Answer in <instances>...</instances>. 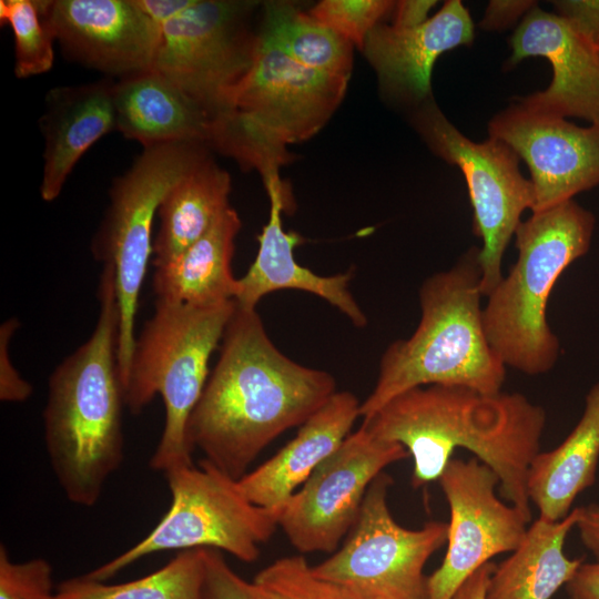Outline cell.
<instances>
[{
    "instance_id": "cell-1",
    "label": "cell",
    "mask_w": 599,
    "mask_h": 599,
    "mask_svg": "<svg viewBox=\"0 0 599 599\" xmlns=\"http://www.w3.org/2000/svg\"><path fill=\"white\" fill-rule=\"evenodd\" d=\"M219 361L187 423V441L240 480L260 453L302 426L337 390L326 370L303 366L268 337L256 308L236 303Z\"/></svg>"
},
{
    "instance_id": "cell-2",
    "label": "cell",
    "mask_w": 599,
    "mask_h": 599,
    "mask_svg": "<svg viewBox=\"0 0 599 599\" xmlns=\"http://www.w3.org/2000/svg\"><path fill=\"white\" fill-rule=\"evenodd\" d=\"M545 425V409L520 393L434 384L396 395L361 426L405 447L414 488L438 480L454 451L465 448L496 473L501 497L531 516L527 480Z\"/></svg>"
},
{
    "instance_id": "cell-3",
    "label": "cell",
    "mask_w": 599,
    "mask_h": 599,
    "mask_svg": "<svg viewBox=\"0 0 599 599\" xmlns=\"http://www.w3.org/2000/svg\"><path fill=\"white\" fill-rule=\"evenodd\" d=\"M100 312L90 338L52 372L43 410L44 441L68 500L92 507L123 461V389L118 368L114 271L103 265Z\"/></svg>"
},
{
    "instance_id": "cell-4",
    "label": "cell",
    "mask_w": 599,
    "mask_h": 599,
    "mask_svg": "<svg viewBox=\"0 0 599 599\" xmlns=\"http://www.w3.org/2000/svg\"><path fill=\"white\" fill-rule=\"evenodd\" d=\"M479 247L427 277L419 288L420 319L405 339L384 351L375 386L361 403L367 418L396 395L424 385L501 392L506 366L486 336L480 292Z\"/></svg>"
},
{
    "instance_id": "cell-5",
    "label": "cell",
    "mask_w": 599,
    "mask_h": 599,
    "mask_svg": "<svg viewBox=\"0 0 599 599\" xmlns=\"http://www.w3.org/2000/svg\"><path fill=\"white\" fill-rule=\"evenodd\" d=\"M596 217L569 200L521 221L515 232L516 263L486 296L488 342L506 367L529 376L550 372L560 342L547 321L552 288L591 245Z\"/></svg>"
},
{
    "instance_id": "cell-6",
    "label": "cell",
    "mask_w": 599,
    "mask_h": 599,
    "mask_svg": "<svg viewBox=\"0 0 599 599\" xmlns=\"http://www.w3.org/2000/svg\"><path fill=\"white\" fill-rule=\"evenodd\" d=\"M235 307L234 300L213 305L156 301L154 314L135 337L124 404L136 415L159 394L165 408L163 432L150 459L153 470L166 474L193 464L187 423Z\"/></svg>"
},
{
    "instance_id": "cell-7",
    "label": "cell",
    "mask_w": 599,
    "mask_h": 599,
    "mask_svg": "<svg viewBox=\"0 0 599 599\" xmlns=\"http://www.w3.org/2000/svg\"><path fill=\"white\" fill-rule=\"evenodd\" d=\"M348 81L297 63L256 33L252 64L221 116L227 153L246 169L280 170L293 159L287 145L308 140L332 118Z\"/></svg>"
},
{
    "instance_id": "cell-8",
    "label": "cell",
    "mask_w": 599,
    "mask_h": 599,
    "mask_svg": "<svg viewBox=\"0 0 599 599\" xmlns=\"http://www.w3.org/2000/svg\"><path fill=\"white\" fill-rule=\"evenodd\" d=\"M209 154L202 143L143 148L110 190V203L91 243L92 255L114 271L119 308L118 368L123 389L134 343L139 297L152 255V225L169 191Z\"/></svg>"
},
{
    "instance_id": "cell-9",
    "label": "cell",
    "mask_w": 599,
    "mask_h": 599,
    "mask_svg": "<svg viewBox=\"0 0 599 599\" xmlns=\"http://www.w3.org/2000/svg\"><path fill=\"white\" fill-rule=\"evenodd\" d=\"M171 505L139 542L85 576L106 581L130 565L167 550L215 549L243 562L257 560L261 546L278 527L281 510L260 507L242 493L238 480L202 459L165 474Z\"/></svg>"
},
{
    "instance_id": "cell-10",
    "label": "cell",
    "mask_w": 599,
    "mask_h": 599,
    "mask_svg": "<svg viewBox=\"0 0 599 599\" xmlns=\"http://www.w3.org/2000/svg\"><path fill=\"white\" fill-rule=\"evenodd\" d=\"M393 478L380 473L369 485L358 518L339 549L313 573L335 587L343 599H427L424 568L447 542L448 522L428 521L419 529L393 518L388 491Z\"/></svg>"
},
{
    "instance_id": "cell-11",
    "label": "cell",
    "mask_w": 599,
    "mask_h": 599,
    "mask_svg": "<svg viewBox=\"0 0 599 599\" xmlns=\"http://www.w3.org/2000/svg\"><path fill=\"white\" fill-rule=\"evenodd\" d=\"M410 120L432 152L456 165L465 177L474 212L473 231L483 244L478 252L480 292L487 296L504 276V254L522 213L532 210L531 182L521 174L520 159L508 144L491 136L471 141L434 99L414 110Z\"/></svg>"
},
{
    "instance_id": "cell-12",
    "label": "cell",
    "mask_w": 599,
    "mask_h": 599,
    "mask_svg": "<svg viewBox=\"0 0 599 599\" xmlns=\"http://www.w3.org/2000/svg\"><path fill=\"white\" fill-rule=\"evenodd\" d=\"M257 1L195 0L160 29L151 69L215 118L250 69L256 44L251 19Z\"/></svg>"
},
{
    "instance_id": "cell-13",
    "label": "cell",
    "mask_w": 599,
    "mask_h": 599,
    "mask_svg": "<svg viewBox=\"0 0 599 599\" xmlns=\"http://www.w3.org/2000/svg\"><path fill=\"white\" fill-rule=\"evenodd\" d=\"M409 457L400 444L351 433L285 504L278 527L302 554L334 552L355 525L372 481Z\"/></svg>"
},
{
    "instance_id": "cell-14",
    "label": "cell",
    "mask_w": 599,
    "mask_h": 599,
    "mask_svg": "<svg viewBox=\"0 0 599 599\" xmlns=\"http://www.w3.org/2000/svg\"><path fill=\"white\" fill-rule=\"evenodd\" d=\"M438 481L450 520L445 558L427 579V599H450L493 557L519 547L531 516L498 498V476L477 458H451Z\"/></svg>"
},
{
    "instance_id": "cell-15",
    "label": "cell",
    "mask_w": 599,
    "mask_h": 599,
    "mask_svg": "<svg viewBox=\"0 0 599 599\" xmlns=\"http://www.w3.org/2000/svg\"><path fill=\"white\" fill-rule=\"evenodd\" d=\"M487 128L488 136L508 144L526 163L534 191L531 212L573 200L599 185V124L580 126L515 100Z\"/></svg>"
},
{
    "instance_id": "cell-16",
    "label": "cell",
    "mask_w": 599,
    "mask_h": 599,
    "mask_svg": "<svg viewBox=\"0 0 599 599\" xmlns=\"http://www.w3.org/2000/svg\"><path fill=\"white\" fill-rule=\"evenodd\" d=\"M64 55L120 79L152 68L160 29L134 0H43Z\"/></svg>"
},
{
    "instance_id": "cell-17",
    "label": "cell",
    "mask_w": 599,
    "mask_h": 599,
    "mask_svg": "<svg viewBox=\"0 0 599 599\" xmlns=\"http://www.w3.org/2000/svg\"><path fill=\"white\" fill-rule=\"evenodd\" d=\"M506 68L527 58L549 61V85L516 98L525 108L555 116L585 119L599 124V50L555 12L534 8L509 39Z\"/></svg>"
},
{
    "instance_id": "cell-18",
    "label": "cell",
    "mask_w": 599,
    "mask_h": 599,
    "mask_svg": "<svg viewBox=\"0 0 599 599\" xmlns=\"http://www.w3.org/2000/svg\"><path fill=\"white\" fill-rule=\"evenodd\" d=\"M475 39V24L460 0H447L423 24L400 29L380 22L368 34L363 52L383 92L416 110L433 100L432 74L438 58ZM413 110V111H414Z\"/></svg>"
},
{
    "instance_id": "cell-19",
    "label": "cell",
    "mask_w": 599,
    "mask_h": 599,
    "mask_svg": "<svg viewBox=\"0 0 599 599\" xmlns=\"http://www.w3.org/2000/svg\"><path fill=\"white\" fill-rule=\"evenodd\" d=\"M270 199L268 221L258 235V250L247 272L237 278L235 302L256 308L267 294L296 290L319 296L343 313L354 326L367 325V317L349 292L353 271L323 276L302 266L294 248L303 242L300 234L286 232L282 213L288 209V191L281 177L263 183Z\"/></svg>"
},
{
    "instance_id": "cell-20",
    "label": "cell",
    "mask_w": 599,
    "mask_h": 599,
    "mask_svg": "<svg viewBox=\"0 0 599 599\" xmlns=\"http://www.w3.org/2000/svg\"><path fill=\"white\" fill-rule=\"evenodd\" d=\"M361 402L348 390L336 392L302 426L296 436L252 471L238 486L253 504L282 510L309 475L351 434Z\"/></svg>"
},
{
    "instance_id": "cell-21",
    "label": "cell",
    "mask_w": 599,
    "mask_h": 599,
    "mask_svg": "<svg viewBox=\"0 0 599 599\" xmlns=\"http://www.w3.org/2000/svg\"><path fill=\"white\" fill-rule=\"evenodd\" d=\"M112 80L57 87L45 95L39 119L44 138L40 194L55 200L82 155L102 136L116 130Z\"/></svg>"
},
{
    "instance_id": "cell-22",
    "label": "cell",
    "mask_w": 599,
    "mask_h": 599,
    "mask_svg": "<svg viewBox=\"0 0 599 599\" xmlns=\"http://www.w3.org/2000/svg\"><path fill=\"white\" fill-rule=\"evenodd\" d=\"M116 130L143 148L202 143L210 149L216 119L153 69L113 82Z\"/></svg>"
},
{
    "instance_id": "cell-23",
    "label": "cell",
    "mask_w": 599,
    "mask_h": 599,
    "mask_svg": "<svg viewBox=\"0 0 599 599\" xmlns=\"http://www.w3.org/2000/svg\"><path fill=\"white\" fill-rule=\"evenodd\" d=\"M241 226L237 212L229 206L197 241L155 267L152 286L156 301L213 305L235 300L237 278L231 265Z\"/></svg>"
},
{
    "instance_id": "cell-24",
    "label": "cell",
    "mask_w": 599,
    "mask_h": 599,
    "mask_svg": "<svg viewBox=\"0 0 599 599\" xmlns=\"http://www.w3.org/2000/svg\"><path fill=\"white\" fill-rule=\"evenodd\" d=\"M599 461V383L585 398L580 419L565 440L539 451L529 468L527 490L539 517L559 521L572 510L579 494L596 481Z\"/></svg>"
},
{
    "instance_id": "cell-25",
    "label": "cell",
    "mask_w": 599,
    "mask_h": 599,
    "mask_svg": "<svg viewBox=\"0 0 599 599\" xmlns=\"http://www.w3.org/2000/svg\"><path fill=\"white\" fill-rule=\"evenodd\" d=\"M580 507L559 521L535 520L512 555L496 566L485 599H551L566 586L583 558H569L564 545L577 526Z\"/></svg>"
},
{
    "instance_id": "cell-26",
    "label": "cell",
    "mask_w": 599,
    "mask_h": 599,
    "mask_svg": "<svg viewBox=\"0 0 599 599\" xmlns=\"http://www.w3.org/2000/svg\"><path fill=\"white\" fill-rule=\"evenodd\" d=\"M230 174L207 154L165 195L152 245V264L164 265L197 241L230 206Z\"/></svg>"
},
{
    "instance_id": "cell-27",
    "label": "cell",
    "mask_w": 599,
    "mask_h": 599,
    "mask_svg": "<svg viewBox=\"0 0 599 599\" xmlns=\"http://www.w3.org/2000/svg\"><path fill=\"white\" fill-rule=\"evenodd\" d=\"M257 37L297 63L324 73L351 78L354 45L308 12L286 1L262 4Z\"/></svg>"
},
{
    "instance_id": "cell-28",
    "label": "cell",
    "mask_w": 599,
    "mask_h": 599,
    "mask_svg": "<svg viewBox=\"0 0 599 599\" xmlns=\"http://www.w3.org/2000/svg\"><path fill=\"white\" fill-rule=\"evenodd\" d=\"M205 552L182 550L159 570L121 583L74 577L59 585L53 599H205Z\"/></svg>"
},
{
    "instance_id": "cell-29",
    "label": "cell",
    "mask_w": 599,
    "mask_h": 599,
    "mask_svg": "<svg viewBox=\"0 0 599 599\" xmlns=\"http://www.w3.org/2000/svg\"><path fill=\"white\" fill-rule=\"evenodd\" d=\"M0 19L13 33L16 77L26 79L48 72L54 61L55 38L43 0H1Z\"/></svg>"
},
{
    "instance_id": "cell-30",
    "label": "cell",
    "mask_w": 599,
    "mask_h": 599,
    "mask_svg": "<svg viewBox=\"0 0 599 599\" xmlns=\"http://www.w3.org/2000/svg\"><path fill=\"white\" fill-rule=\"evenodd\" d=\"M251 587L255 599H343L302 555L276 559L255 575Z\"/></svg>"
},
{
    "instance_id": "cell-31",
    "label": "cell",
    "mask_w": 599,
    "mask_h": 599,
    "mask_svg": "<svg viewBox=\"0 0 599 599\" xmlns=\"http://www.w3.org/2000/svg\"><path fill=\"white\" fill-rule=\"evenodd\" d=\"M392 0H323L307 12L354 47L363 50L372 30L392 13Z\"/></svg>"
},
{
    "instance_id": "cell-32",
    "label": "cell",
    "mask_w": 599,
    "mask_h": 599,
    "mask_svg": "<svg viewBox=\"0 0 599 599\" xmlns=\"http://www.w3.org/2000/svg\"><path fill=\"white\" fill-rule=\"evenodd\" d=\"M52 567L43 558L23 562L10 560L0 547V599H53Z\"/></svg>"
},
{
    "instance_id": "cell-33",
    "label": "cell",
    "mask_w": 599,
    "mask_h": 599,
    "mask_svg": "<svg viewBox=\"0 0 599 599\" xmlns=\"http://www.w3.org/2000/svg\"><path fill=\"white\" fill-rule=\"evenodd\" d=\"M205 559V599H255L251 582L229 566L220 550L206 549Z\"/></svg>"
},
{
    "instance_id": "cell-34",
    "label": "cell",
    "mask_w": 599,
    "mask_h": 599,
    "mask_svg": "<svg viewBox=\"0 0 599 599\" xmlns=\"http://www.w3.org/2000/svg\"><path fill=\"white\" fill-rule=\"evenodd\" d=\"M19 326L17 318H9L0 327V399L21 403L32 395V385L23 379L13 366L9 344Z\"/></svg>"
},
{
    "instance_id": "cell-35",
    "label": "cell",
    "mask_w": 599,
    "mask_h": 599,
    "mask_svg": "<svg viewBox=\"0 0 599 599\" xmlns=\"http://www.w3.org/2000/svg\"><path fill=\"white\" fill-rule=\"evenodd\" d=\"M555 13L599 48V0L551 1Z\"/></svg>"
},
{
    "instance_id": "cell-36",
    "label": "cell",
    "mask_w": 599,
    "mask_h": 599,
    "mask_svg": "<svg viewBox=\"0 0 599 599\" xmlns=\"http://www.w3.org/2000/svg\"><path fill=\"white\" fill-rule=\"evenodd\" d=\"M536 7L538 2L534 0H491L478 26L484 31L500 32L518 26Z\"/></svg>"
},
{
    "instance_id": "cell-37",
    "label": "cell",
    "mask_w": 599,
    "mask_h": 599,
    "mask_svg": "<svg viewBox=\"0 0 599 599\" xmlns=\"http://www.w3.org/2000/svg\"><path fill=\"white\" fill-rule=\"evenodd\" d=\"M436 4V0L395 1L390 26L400 29L418 27L430 18L428 14Z\"/></svg>"
},
{
    "instance_id": "cell-38",
    "label": "cell",
    "mask_w": 599,
    "mask_h": 599,
    "mask_svg": "<svg viewBox=\"0 0 599 599\" xmlns=\"http://www.w3.org/2000/svg\"><path fill=\"white\" fill-rule=\"evenodd\" d=\"M565 587L568 599H599V560L583 562Z\"/></svg>"
},
{
    "instance_id": "cell-39",
    "label": "cell",
    "mask_w": 599,
    "mask_h": 599,
    "mask_svg": "<svg viewBox=\"0 0 599 599\" xmlns=\"http://www.w3.org/2000/svg\"><path fill=\"white\" fill-rule=\"evenodd\" d=\"M149 19L161 29L189 9L195 0H134Z\"/></svg>"
},
{
    "instance_id": "cell-40",
    "label": "cell",
    "mask_w": 599,
    "mask_h": 599,
    "mask_svg": "<svg viewBox=\"0 0 599 599\" xmlns=\"http://www.w3.org/2000/svg\"><path fill=\"white\" fill-rule=\"evenodd\" d=\"M583 546L599 560V506L590 504L580 507V517L576 526Z\"/></svg>"
},
{
    "instance_id": "cell-41",
    "label": "cell",
    "mask_w": 599,
    "mask_h": 599,
    "mask_svg": "<svg viewBox=\"0 0 599 599\" xmlns=\"http://www.w3.org/2000/svg\"><path fill=\"white\" fill-rule=\"evenodd\" d=\"M489 561L468 577L450 599H485L489 579L496 569Z\"/></svg>"
},
{
    "instance_id": "cell-42",
    "label": "cell",
    "mask_w": 599,
    "mask_h": 599,
    "mask_svg": "<svg viewBox=\"0 0 599 599\" xmlns=\"http://www.w3.org/2000/svg\"><path fill=\"white\" fill-rule=\"evenodd\" d=\"M598 50H599V48H598Z\"/></svg>"
}]
</instances>
